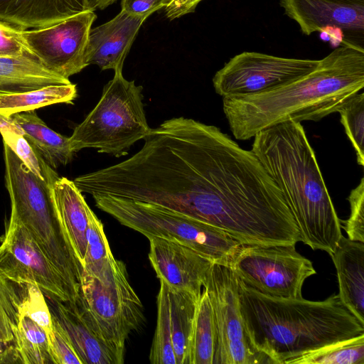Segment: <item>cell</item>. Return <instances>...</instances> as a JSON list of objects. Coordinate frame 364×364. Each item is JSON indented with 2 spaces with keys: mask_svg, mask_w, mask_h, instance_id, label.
I'll return each instance as SVG.
<instances>
[{
  "mask_svg": "<svg viewBox=\"0 0 364 364\" xmlns=\"http://www.w3.org/2000/svg\"><path fill=\"white\" fill-rule=\"evenodd\" d=\"M364 87V49L344 45L311 72L269 91L223 97V112L237 139L289 121L318 122L338 112Z\"/></svg>",
  "mask_w": 364,
  "mask_h": 364,
  "instance_id": "6da1fadb",
  "label": "cell"
},
{
  "mask_svg": "<svg viewBox=\"0 0 364 364\" xmlns=\"http://www.w3.org/2000/svg\"><path fill=\"white\" fill-rule=\"evenodd\" d=\"M238 291L249 338L272 364H288L304 354L364 333V325L338 294L317 301L275 298L239 279Z\"/></svg>",
  "mask_w": 364,
  "mask_h": 364,
  "instance_id": "7a4b0ae2",
  "label": "cell"
},
{
  "mask_svg": "<svg viewBox=\"0 0 364 364\" xmlns=\"http://www.w3.org/2000/svg\"><path fill=\"white\" fill-rule=\"evenodd\" d=\"M252 151L281 191L300 241L331 255L342 236L340 220L301 124L289 121L259 132Z\"/></svg>",
  "mask_w": 364,
  "mask_h": 364,
  "instance_id": "3957f363",
  "label": "cell"
},
{
  "mask_svg": "<svg viewBox=\"0 0 364 364\" xmlns=\"http://www.w3.org/2000/svg\"><path fill=\"white\" fill-rule=\"evenodd\" d=\"M9 220L21 224L41 250L79 296L83 267L60 220L52 186L36 176L4 142Z\"/></svg>",
  "mask_w": 364,
  "mask_h": 364,
  "instance_id": "277c9868",
  "label": "cell"
},
{
  "mask_svg": "<svg viewBox=\"0 0 364 364\" xmlns=\"http://www.w3.org/2000/svg\"><path fill=\"white\" fill-rule=\"evenodd\" d=\"M96 206L148 239L157 237L194 250L229 267L241 245L223 230L158 205L110 196H92Z\"/></svg>",
  "mask_w": 364,
  "mask_h": 364,
  "instance_id": "5b68a950",
  "label": "cell"
},
{
  "mask_svg": "<svg viewBox=\"0 0 364 364\" xmlns=\"http://www.w3.org/2000/svg\"><path fill=\"white\" fill-rule=\"evenodd\" d=\"M142 100V87L125 79L122 70H114L97 104L69 137L71 151L94 148L117 157L127 154L150 129Z\"/></svg>",
  "mask_w": 364,
  "mask_h": 364,
  "instance_id": "8992f818",
  "label": "cell"
},
{
  "mask_svg": "<svg viewBox=\"0 0 364 364\" xmlns=\"http://www.w3.org/2000/svg\"><path fill=\"white\" fill-rule=\"evenodd\" d=\"M77 301L99 336L124 360L126 341L144 320L143 305L124 262L107 286L83 271Z\"/></svg>",
  "mask_w": 364,
  "mask_h": 364,
  "instance_id": "52a82bcc",
  "label": "cell"
},
{
  "mask_svg": "<svg viewBox=\"0 0 364 364\" xmlns=\"http://www.w3.org/2000/svg\"><path fill=\"white\" fill-rule=\"evenodd\" d=\"M229 267L258 292L275 298L302 299L304 281L315 274L311 262L292 245L241 244Z\"/></svg>",
  "mask_w": 364,
  "mask_h": 364,
  "instance_id": "ba28073f",
  "label": "cell"
},
{
  "mask_svg": "<svg viewBox=\"0 0 364 364\" xmlns=\"http://www.w3.org/2000/svg\"><path fill=\"white\" fill-rule=\"evenodd\" d=\"M203 289L211 303L217 329L213 364L272 363L249 338L240 309L238 279L230 268L213 264Z\"/></svg>",
  "mask_w": 364,
  "mask_h": 364,
  "instance_id": "9c48e42d",
  "label": "cell"
},
{
  "mask_svg": "<svg viewBox=\"0 0 364 364\" xmlns=\"http://www.w3.org/2000/svg\"><path fill=\"white\" fill-rule=\"evenodd\" d=\"M0 240L1 275L18 286H37L49 301L77 300L79 296L73 291L21 224L9 220Z\"/></svg>",
  "mask_w": 364,
  "mask_h": 364,
  "instance_id": "30bf717a",
  "label": "cell"
},
{
  "mask_svg": "<svg viewBox=\"0 0 364 364\" xmlns=\"http://www.w3.org/2000/svg\"><path fill=\"white\" fill-rule=\"evenodd\" d=\"M319 60L243 52L232 58L213 77L223 97L246 96L275 89L314 70Z\"/></svg>",
  "mask_w": 364,
  "mask_h": 364,
  "instance_id": "8fae6325",
  "label": "cell"
},
{
  "mask_svg": "<svg viewBox=\"0 0 364 364\" xmlns=\"http://www.w3.org/2000/svg\"><path fill=\"white\" fill-rule=\"evenodd\" d=\"M96 18L93 11L81 12L48 27L23 30V37L46 68L69 79L88 65L87 46Z\"/></svg>",
  "mask_w": 364,
  "mask_h": 364,
  "instance_id": "7c38bea8",
  "label": "cell"
},
{
  "mask_svg": "<svg viewBox=\"0 0 364 364\" xmlns=\"http://www.w3.org/2000/svg\"><path fill=\"white\" fill-rule=\"evenodd\" d=\"M285 14L303 33L336 29L344 45L363 48L364 0H279Z\"/></svg>",
  "mask_w": 364,
  "mask_h": 364,
  "instance_id": "4fadbf2b",
  "label": "cell"
},
{
  "mask_svg": "<svg viewBox=\"0 0 364 364\" xmlns=\"http://www.w3.org/2000/svg\"><path fill=\"white\" fill-rule=\"evenodd\" d=\"M149 240V259L159 281L170 289L188 291L200 299L213 263L177 242L157 237Z\"/></svg>",
  "mask_w": 364,
  "mask_h": 364,
  "instance_id": "5bb4252c",
  "label": "cell"
},
{
  "mask_svg": "<svg viewBox=\"0 0 364 364\" xmlns=\"http://www.w3.org/2000/svg\"><path fill=\"white\" fill-rule=\"evenodd\" d=\"M146 17L121 11L114 18L90 31L86 51L87 65L101 70H122L124 60Z\"/></svg>",
  "mask_w": 364,
  "mask_h": 364,
  "instance_id": "9a60e30c",
  "label": "cell"
},
{
  "mask_svg": "<svg viewBox=\"0 0 364 364\" xmlns=\"http://www.w3.org/2000/svg\"><path fill=\"white\" fill-rule=\"evenodd\" d=\"M51 312L69 336L82 364H122L120 358L99 336L76 300L52 301Z\"/></svg>",
  "mask_w": 364,
  "mask_h": 364,
  "instance_id": "2e32d148",
  "label": "cell"
},
{
  "mask_svg": "<svg viewBox=\"0 0 364 364\" xmlns=\"http://www.w3.org/2000/svg\"><path fill=\"white\" fill-rule=\"evenodd\" d=\"M95 10L89 0H0V21L22 30L41 28Z\"/></svg>",
  "mask_w": 364,
  "mask_h": 364,
  "instance_id": "e0dca14e",
  "label": "cell"
},
{
  "mask_svg": "<svg viewBox=\"0 0 364 364\" xmlns=\"http://www.w3.org/2000/svg\"><path fill=\"white\" fill-rule=\"evenodd\" d=\"M330 256L337 272L339 299L364 325V243L342 235Z\"/></svg>",
  "mask_w": 364,
  "mask_h": 364,
  "instance_id": "ac0fdd59",
  "label": "cell"
},
{
  "mask_svg": "<svg viewBox=\"0 0 364 364\" xmlns=\"http://www.w3.org/2000/svg\"><path fill=\"white\" fill-rule=\"evenodd\" d=\"M52 192L61 223L79 261L83 265L87 250V230L93 212L73 181L59 177Z\"/></svg>",
  "mask_w": 364,
  "mask_h": 364,
  "instance_id": "d6986e66",
  "label": "cell"
},
{
  "mask_svg": "<svg viewBox=\"0 0 364 364\" xmlns=\"http://www.w3.org/2000/svg\"><path fill=\"white\" fill-rule=\"evenodd\" d=\"M70 83L69 79L48 70L31 53L15 58H0V94Z\"/></svg>",
  "mask_w": 364,
  "mask_h": 364,
  "instance_id": "ffe728a7",
  "label": "cell"
},
{
  "mask_svg": "<svg viewBox=\"0 0 364 364\" xmlns=\"http://www.w3.org/2000/svg\"><path fill=\"white\" fill-rule=\"evenodd\" d=\"M24 132V137L53 169L73 159L69 137L57 133L40 119L34 110L10 116Z\"/></svg>",
  "mask_w": 364,
  "mask_h": 364,
  "instance_id": "44dd1931",
  "label": "cell"
},
{
  "mask_svg": "<svg viewBox=\"0 0 364 364\" xmlns=\"http://www.w3.org/2000/svg\"><path fill=\"white\" fill-rule=\"evenodd\" d=\"M168 289L171 339L176 364H189L192 328L199 299L188 291L168 287Z\"/></svg>",
  "mask_w": 364,
  "mask_h": 364,
  "instance_id": "7402d4cb",
  "label": "cell"
},
{
  "mask_svg": "<svg viewBox=\"0 0 364 364\" xmlns=\"http://www.w3.org/2000/svg\"><path fill=\"white\" fill-rule=\"evenodd\" d=\"M14 363H53L48 333L36 321L19 309L13 343Z\"/></svg>",
  "mask_w": 364,
  "mask_h": 364,
  "instance_id": "603a6c76",
  "label": "cell"
},
{
  "mask_svg": "<svg viewBox=\"0 0 364 364\" xmlns=\"http://www.w3.org/2000/svg\"><path fill=\"white\" fill-rule=\"evenodd\" d=\"M122 261L116 259L111 251L102 222L91 213L87 230V250L83 271L109 285Z\"/></svg>",
  "mask_w": 364,
  "mask_h": 364,
  "instance_id": "cb8c5ba5",
  "label": "cell"
},
{
  "mask_svg": "<svg viewBox=\"0 0 364 364\" xmlns=\"http://www.w3.org/2000/svg\"><path fill=\"white\" fill-rule=\"evenodd\" d=\"M76 97V85L72 82L23 92L0 94V114L10 117L53 104H73Z\"/></svg>",
  "mask_w": 364,
  "mask_h": 364,
  "instance_id": "d4e9b609",
  "label": "cell"
},
{
  "mask_svg": "<svg viewBox=\"0 0 364 364\" xmlns=\"http://www.w3.org/2000/svg\"><path fill=\"white\" fill-rule=\"evenodd\" d=\"M217 346L214 313L207 291L203 289L197 303L189 353V364H213Z\"/></svg>",
  "mask_w": 364,
  "mask_h": 364,
  "instance_id": "484cf974",
  "label": "cell"
},
{
  "mask_svg": "<svg viewBox=\"0 0 364 364\" xmlns=\"http://www.w3.org/2000/svg\"><path fill=\"white\" fill-rule=\"evenodd\" d=\"M16 285L0 274V363H12L14 331L23 296Z\"/></svg>",
  "mask_w": 364,
  "mask_h": 364,
  "instance_id": "4316f807",
  "label": "cell"
},
{
  "mask_svg": "<svg viewBox=\"0 0 364 364\" xmlns=\"http://www.w3.org/2000/svg\"><path fill=\"white\" fill-rule=\"evenodd\" d=\"M288 364H364V333L304 354Z\"/></svg>",
  "mask_w": 364,
  "mask_h": 364,
  "instance_id": "83f0119b",
  "label": "cell"
},
{
  "mask_svg": "<svg viewBox=\"0 0 364 364\" xmlns=\"http://www.w3.org/2000/svg\"><path fill=\"white\" fill-rule=\"evenodd\" d=\"M149 360L152 364H176L171 339L168 289L162 282H160L157 296L156 327L151 346Z\"/></svg>",
  "mask_w": 364,
  "mask_h": 364,
  "instance_id": "f1b7e54d",
  "label": "cell"
},
{
  "mask_svg": "<svg viewBox=\"0 0 364 364\" xmlns=\"http://www.w3.org/2000/svg\"><path fill=\"white\" fill-rule=\"evenodd\" d=\"M341 122L355 149L357 162L364 166V93L352 96L338 110Z\"/></svg>",
  "mask_w": 364,
  "mask_h": 364,
  "instance_id": "f546056e",
  "label": "cell"
},
{
  "mask_svg": "<svg viewBox=\"0 0 364 364\" xmlns=\"http://www.w3.org/2000/svg\"><path fill=\"white\" fill-rule=\"evenodd\" d=\"M6 143L36 176L50 186L59 178L24 136L9 132H1Z\"/></svg>",
  "mask_w": 364,
  "mask_h": 364,
  "instance_id": "4dcf8cb0",
  "label": "cell"
},
{
  "mask_svg": "<svg viewBox=\"0 0 364 364\" xmlns=\"http://www.w3.org/2000/svg\"><path fill=\"white\" fill-rule=\"evenodd\" d=\"M51 314L52 324L48 338L53 363L82 364L67 332L55 316Z\"/></svg>",
  "mask_w": 364,
  "mask_h": 364,
  "instance_id": "1f68e13d",
  "label": "cell"
},
{
  "mask_svg": "<svg viewBox=\"0 0 364 364\" xmlns=\"http://www.w3.org/2000/svg\"><path fill=\"white\" fill-rule=\"evenodd\" d=\"M348 200L350 214L348 220H340L341 227L348 235V238L364 243V178L351 191Z\"/></svg>",
  "mask_w": 364,
  "mask_h": 364,
  "instance_id": "d6a6232c",
  "label": "cell"
},
{
  "mask_svg": "<svg viewBox=\"0 0 364 364\" xmlns=\"http://www.w3.org/2000/svg\"><path fill=\"white\" fill-rule=\"evenodd\" d=\"M18 27L0 21V58H15L31 53Z\"/></svg>",
  "mask_w": 364,
  "mask_h": 364,
  "instance_id": "836d02e7",
  "label": "cell"
},
{
  "mask_svg": "<svg viewBox=\"0 0 364 364\" xmlns=\"http://www.w3.org/2000/svg\"><path fill=\"white\" fill-rule=\"evenodd\" d=\"M171 0H122V11L126 13L148 18L151 14L159 10Z\"/></svg>",
  "mask_w": 364,
  "mask_h": 364,
  "instance_id": "e575fe53",
  "label": "cell"
},
{
  "mask_svg": "<svg viewBox=\"0 0 364 364\" xmlns=\"http://www.w3.org/2000/svg\"><path fill=\"white\" fill-rule=\"evenodd\" d=\"M202 0H171L165 7L166 16L170 20L181 17L195 11Z\"/></svg>",
  "mask_w": 364,
  "mask_h": 364,
  "instance_id": "d590c367",
  "label": "cell"
},
{
  "mask_svg": "<svg viewBox=\"0 0 364 364\" xmlns=\"http://www.w3.org/2000/svg\"><path fill=\"white\" fill-rule=\"evenodd\" d=\"M4 132H13L24 136L23 129L11 117L0 114V133Z\"/></svg>",
  "mask_w": 364,
  "mask_h": 364,
  "instance_id": "8d00e7d4",
  "label": "cell"
},
{
  "mask_svg": "<svg viewBox=\"0 0 364 364\" xmlns=\"http://www.w3.org/2000/svg\"><path fill=\"white\" fill-rule=\"evenodd\" d=\"M117 0H89L91 6L95 9H105Z\"/></svg>",
  "mask_w": 364,
  "mask_h": 364,
  "instance_id": "74e56055",
  "label": "cell"
}]
</instances>
